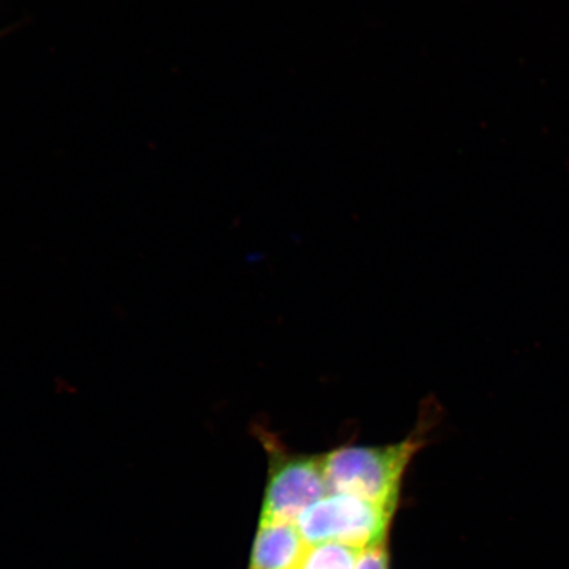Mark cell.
Returning <instances> with one entry per match:
<instances>
[{
  "label": "cell",
  "mask_w": 569,
  "mask_h": 569,
  "mask_svg": "<svg viewBox=\"0 0 569 569\" xmlns=\"http://www.w3.org/2000/svg\"><path fill=\"white\" fill-rule=\"evenodd\" d=\"M433 403L423 409L415 429L400 442L365 446L343 445L322 455L330 493H341L396 510L402 480L412 459L429 442L436 427Z\"/></svg>",
  "instance_id": "1"
},
{
  "label": "cell",
  "mask_w": 569,
  "mask_h": 569,
  "mask_svg": "<svg viewBox=\"0 0 569 569\" xmlns=\"http://www.w3.org/2000/svg\"><path fill=\"white\" fill-rule=\"evenodd\" d=\"M254 433L268 457V478L260 521H298L306 509L330 493L322 455L296 452L264 426Z\"/></svg>",
  "instance_id": "2"
},
{
  "label": "cell",
  "mask_w": 569,
  "mask_h": 569,
  "mask_svg": "<svg viewBox=\"0 0 569 569\" xmlns=\"http://www.w3.org/2000/svg\"><path fill=\"white\" fill-rule=\"evenodd\" d=\"M395 510L362 498L329 493L297 521L305 542L341 543L365 550L387 542V533Z\"/></svg>",
  "instance_id": "3"
},
{
  "label": "cell",
  "mask_w": 569,
  "mask_h": 569,
  "mask_svg": "<svg viewBox=\"0 0 569 569\" xmlns=\"http://www.w3.org/2000/svg\"><path fill=\"white\" fill-rule=\"evenodd\" d=\"M308 547L296 523L260 521L249 569H297Z\"/></svg>",
  "instance_id": "4"
},
{
  "label": "cell",
  "mask_w": 569,
  "mask_h": 569,
  "mask_svg": "<svg viewBox=\"0 0 569 569\" xmlns=\"http://www.w3.org/2000/svg\"><path fill=\"white\" fill-rule=\"evenodd\" d=\"M360 549L341 543H319L308 547L297 569H355Z\"/></svg>",
  "instance_id": "5"
},
{
  "label": "cell",
  "mask_w": 569,
  "mask_h": 569,
  "mask_svg": "<svg viewBox=\"0 0 569 569\" xmlns=\"http://www.w3.org/2000/svg\"><path fill=\"white\" fill-rule=\"evenodd\" d=\"M355 569H389L387 542L361 550Z\"/></svg>",
  "instance_id": "6"
}]
</instances>
